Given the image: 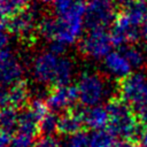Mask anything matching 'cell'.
Here are the masks:
<instances>
[{
    "instance_id": "1",
    "label": "cell",
    "mask_w": 147,
    "mask_h": 147,
    "mask_svg": "<svg viewBox=\"0 0 147 147\" xmlns=\"http://www.w3.org/2000/svg\"><path fill=\"white\" fill-rule=\"evenodd\" d=\"M147 21V5L145 0H131L123 5L116 14L111 29L115 46L124 47L140 41V31Z\"/></svg>"
},
{
    "instance_id": "2",
    "label": "cell",
    "mask_w": 147,
    "mask_h": 147,
    "mask_svg": "<svg viewBox=\"0 0 147 147\" xmlns=\"http://www.w3.org/2000/svg\"><path fill=\"white\" fill-rule=\"evenodd\" d=\"M32 74L38 82L51 86L68 85L72 76V63L61 54L52 51L44 52L33 60Z\"/></svg>"
},
{
    "instance_id": "3",
    "label": "cell",
    "mask_w": 147,
    "mask_h": 147,
    "mask_svg": "<svg viewBox=\"0 0 147 147\" xmlns=\"http://www.w3.org/2000/svg\"><path fill=\"white\" fill-rule=\"evenodd\" d=\"M106 108L109 114L108 129L118 139L132 141L139 138L141 132L140 121L127 102L115 96L108 101Z\"/></svg>"
},
{
    "instance_id": "4",
    "label": "cell",
    "mask_w": 147,
    "mask_h": 147,
    "mask_svg": "<svg viewBox=\"0 0 147 147\" xmlns=\"http://www.w3.org/2000/svg\"><path fill=\"white\" fill-rule=\"evenodd\" d=\"M78 100L85 107L98 106L108 94L106 80L95 72H84L77 85Z\"/></svg>"
},
{
    "instance_id": "5",
    "label": "cell",
    "mask_w": 147,
    "mask_h": 147,
    "mask_svg": "<svg viewBox=\"0 0 147 147\" xmlns=\"http://www.w3.org/2000/svg\"><path fill=\"white\" fill-rule=\"evenodd\" d=\"M116 11L113 0H90L86 5L85 25L88 30H106L114 23Z\"/></svg>"
},
{
    "instance_id": "6",
    "label": "cell",
    "mask_w": 147,
    "mask_h": 147,
    "mask_svg": "<svg viewBox=\"0 0 147 147\" xmlns=\"http://www.w3.org/2000/svg\"><path fill=\"white\" fill-rule=\"evenodd\" d=\"M115 46L111 34L106 30H90L79 44L83 54L93 59H105Z\"/></svg>"
},
{
    "instance_id": "7",
    "label": "cell",
    "mask_w": 147,
    "mask_h": 147,
    "mask_svg": "<svg viewBox=\"0 0 147 147\" xmlns=\"http://www.w3.org/2000/svg\"><path fill=\"white\" fill-rule=\"evenodd\" d=\"M147 90V75L144 72H132L119 79L118 93L119 98L127 102L131 107L137 105Z\"/></svg>"
},
{
    "instance_id": "8",
    "label": "cell",
    "mask_w": 147,
    "mask_h": 147,
    "mask_svg": "<svg viewBox=\"0 0 147 147\" xmlns=\"http://www.w3.org/2000/svg\"><path fill=\"white\" fill-rule=\"evenodd\" d=\"M78 100L76 86L70 85H53L51 86L46 103L52 111H64L71 109V106Z\"/></svg>"
},
{
    "instance_id": "9",
    "label": "cell",
    "mask_w": 147,
    "mask_h": 147,
    "mask_svg": "<svg viewBox=\"0 0 147 147\" xmlns=\"http://www.w3.org/2000/svg\"><path fill=\"white\" fill-rule=\"evenodd\" d=\"M23 67L16 55L8 49H0V85L13 86L21 82Z\"/></svg>"
},
{
    "instance_id": "10",
    "label": "cell",
    "mask_w": 147,
    "mask_h": 147,
    "mask_svg": "<svg viewBox=\"0 0 147 147\" xmlns=\"http://www.w3.org/2000/svg\"><path fill=\"white\" fill-rule=\"evenodd\" d=\"M40 21H37L36 11L30 10L29 8L15 17L8 20V30L13 34L20 37L23 40L33 39L34 32L38 30Z\"/></svg>"
},
{
    "instance_id": "11",
    "label": "cell",
    "mask_w": 147,
    "mask_h": 147,
    "mask_svg": "<svg viewBox=\"0 0 147 147\" xmlns=\"http://www.w3.org/2000/svg\"><path fill=\"white\" fill-rule=\"evenodd\" d=\"M103 64L106 70L114 77L122 79L132 74V65L123 52H110L105 59Z\"/></svg>"
},
{
    "instance_id": "12",
    "label": "cell",
    "mask_w": 147,
    "mask_h": 147,
    "mask_svg": "<svg viewBox=\"0 0 147 147\" xmlns=\"http://www.w3.org/2000/svg\"><path fill=\"white\" fill-rule=\"evenodd\" d=\"M83 126H85V124H84L82 110H74L71 108L65 110L59 117L57 132L60 134L71 136L82 131Z\"/></svg>"
},
{
    "instance_id": "13",
    "label": "cell",
    "mask_w": 147,
    "mask_h": 147,
    "mask_svg": "<svg viewBox=\"0 0 147 147\" xmlns=\"http://www.w3.org/2000/svg\"><path fill=\"white\" fill-rule=\"evenodd\" d=\"M82 114L85 126L92 129L93 131L108 127L109 114L106 107H102L100 105L85 107V109L82 110Z\"/></svg>"
},
{
    "instance_id": "14",
    "label": "cell",
    "mask_w": 147,
    "mask_h": 147,
    "mask_svg": "<svg viewBox=\"0 0 147 147\" xmlns=\"http://www.w3.org/2000/svg\"><path fill=\"white\" fill-rule=\"evenodd\" d=\"M16 132L36 138L40 133V119L28 108L20 114Z\"/></svg>"
},
{
    "instance_id": "15",
    "label": "cell",
    "mask_w": 147,
    "mask_h": 147,
    "mask_svg": "<svg viewBox=\"0 0 147 147\" xmlns=\"http://www.w3.org/2000/svg\"><path fill=\"white\" fill-rule=\"evenodd\" d=\"M118 138L108 127L93 131L88 140V147H118Z\"/></svg>"
},
{
    "instance_id": "16",
    "label": "cell",
    "mask_w": 147,
    "mask_h": 147,
    "mask_svg": "<svg viewBox=\"0 0 147 147\" xmlns=\"http://www.w3.org/2000/svg\"><path fill=\"white\" fill-rule=\"evenodd\" d=\"M29 8V0H0V18L10 20Z\"/></svg>"
},
{
    "instance_id": "17",
    "label": "cell",
    "mask_w": 147,
    "mask_h": 147,
    "mask_svg": "<svg viewBox=\"0 0 147 147\" xmlns=\"http://www.w3.org/2000/svg\"><path fill=\"white\" fill-rule=\"evenodd\" d=\"M9 95V106L21 109L24 106L28 105L29 101V91L26 87V84L24 82H18L15 85L10 86L8 90Z\"/></svg>"
},
{
    "instance_id": "18",
    "label": "cell",
    "mask_w": 147,
    "mask_h": 147,
    "mask_svg": "<svg viewBox=\"0 0 147 147\" xmlns=\"http://www.w3.org/2000/svg\"><path fill=\"white\" fill-rule=\"evenodd\" d=\"M18 117L20 115L17 114V109L11 106H7L0 109V129L9 133L17 130Z\"/></svg>"
},
{
    "instance_id": "19",
    "label": "cell",
    "mask_w": 147,
    "mask_h": 147,
    "mask_svg": "<svg viewBox=\"0 0 147 147\" xmlns=\"http://www.w3.org/2000/svg\"><path fill=\"white\" fill-rule=\"evenodd\" d=\"M122 52L124 53V55L131 63L132 68H141L145 65L146 55H145V52L138 45H134V44L126 45L123 47Z\"/></svg>"
},
{
    "instance_id": "20",
    "label": "cell",
    "mask_w": 147,
    "mask_h": 147,
    "mask_svg": "<svg viewBox=\"0 0 147 147\" xmlns=\"http://www.w3.org/2000/svg\"><path fill=\"white\" fill-rule=\"evenodd\" d=\"M57 123L59 117L54 113L46 114L40 119V133L44 136H52L55 131L57 132Z\"/></svg>"
},
{
    "instance_id": "21",
    "label": "cell",
    "mask_w": 147,
    "mask_h": 147,
    "mask_svg": "<svg viewBox=\"0 0 147 147\" xmlns=\"http://www.w3.org/2000/svg\"><path fill=\"white\" fill-rule=\"evenodd\" d=\"M90 136L84 131H79L75 134L69 136L67 140V147H88Z\"/></svg>"
},
{
    "instance_id": "22",
    "label": "cell",
    "mask_w": 147,
    "mask_h": 147,
    "mask_svg": "<svg viewBox=\"0 0 147 147\" xmlns=\"http://www.w3.org/2000/svg\"><path fill=\"white\" fill-rule=\"evenodd\" d=\"M132 108H133L136 115L138 116L140 123L147 125V90H146L145 94L142 95V98L139 100V102L137 105H134Z\"/></svg>"
},
{
    "instance_id": "23",
    "label": "cell",
    "mask_w": 147,
    "mask_h": 147,
    "mask_svg": "<svg viewBox=\"0 0 147 147\" xmlns=\"http://www.w3.org/2000/svg\"><path fill=\"white\" fill-rule=\"evenodd\" d=\"M29 109H30L39 119H41L46 114L49 113V108H48L46 101L40 100V99H36V100L31 101V103L29 105Z\"/></svg>"
},
{
    "instance_id": "24",
    "label": "cell",
    "mask_w": 147,
    "mask_h": 147,
    "mask_svg": "<svg viewBox=\"0 0 147 147\" xmlns=\"http://www.w3.org/2000/svg\"><path fill=\"white\" fill-rule=\"evenodd\" d=\"M34 138L26 136L21 132H16L14 137L11 138V145L10 147H32L33 146Z\"/></svg>"
},
{
    "instance_id": "25",
    "label": "cell",
    "mask_w": 147,
    "mask_h": 147,
    "mask_svg": "<svg viewBox=\"0 0 147 147\" xmlns=\"http://www.w3.org/2000/svg\"><path fill=\"white\" fill-rule=\"evenodd\" d=\"M32 147H60V144L53 136H42L34 141Z\"/></svg>"
},
{
    "instance_id": "26",
    "label": "cell",
    "mask_w": 147,
    "mask_h": 147,
    "mask_svg": "<svg viewBox=\"0 0 147 147\" xmlns=\"http://www.w3.org/2000/svg\"><path fill=\"white\" fill-rule=\"evenodd\" d=\"M9 40V30L7 24L3 23V20L0 18V49H3Z\"/></svg>"
},
{
    "instance_id": "27",
    "label": "cell",
    "mask_w": 147,
    "mask_h": 147,
    "mask_svg": "<svg viewBox=\"0 0 147 147\" xmlns=\"http://www.w3.org/2000/svg\"><path fill=\"white\" fill-rule=\"evenodd\" d=\"M9 106V95L5 86L0 85V109Z\"/></svg>"
},
{
    "instance_id": "28",
    "label": "cell",
    "mask_w": 147,
    "mask_h": 147,
    "mask_svg": "<svg viewBox=\"0 0 147 147\" xmlns=\"http://www.w3.org/2000/svg\"><path fill=\"white\" fill-rule=\"evenodd\" d=\"M11 139L9 136V132L0 129V147H10Z\"/></svg>"
},
{
    "instance_id": "29",
    "label": "cell",
    "mask_w": 147,
    "mask_h": 147,
    "mask_svg": "<svg viewBox=\"0 0 147 147\" xmlns=\"http://www.w3.org/2000/svg\"><path fill=\"white\" fill-rule=\"evenodd\" d=\"M138 139H139L141 146H146V147H147V127H145V129L141 130L140 136H139Z\"/></svg>"
},
{
    "instance_id": "30",
    "label": "cell",
    "mask_w": 147,
    "mask_h": 147,
    "mask_svg": "<svg viewBox=\"0 0 147 147\" xmlns=\"http://www.w3.org/2000/svg\"><path fill=\"white\" fill-rule=\"evenodd\" d=\"M113 1L114 2H117V3H121V5H125V3H127L131 0H113Z\"/></svg>"
},
{
    "instance_id": "31",
    "label": "cell",
    "mask_w": 147,
    "mask_h": 147,
    "mask_svg": "<svg viewBox=\"0 0 147 147\" xmlns=\"http://www.w3.org/2000/svg\"><path fill=\"white\" fill-rule=\"evenodd\" d=\"M40 1H42V2H49V1H52V0H40Z\"/></svg>"
},
{
    "instance_id": "32",
    "label": "cell",
    "mask_w": 147,
    "mask_h": 147,
    "mask_svg": "<svg viewBox=\"0 0 147 147\" xmlns=\"http://www.w3.org/2000/svg\"><path fill=\"white\" fill-rule=\"evenodd\" d=\"M141 147H146V146H141Z\"/></svg>"
}]
</instances>
